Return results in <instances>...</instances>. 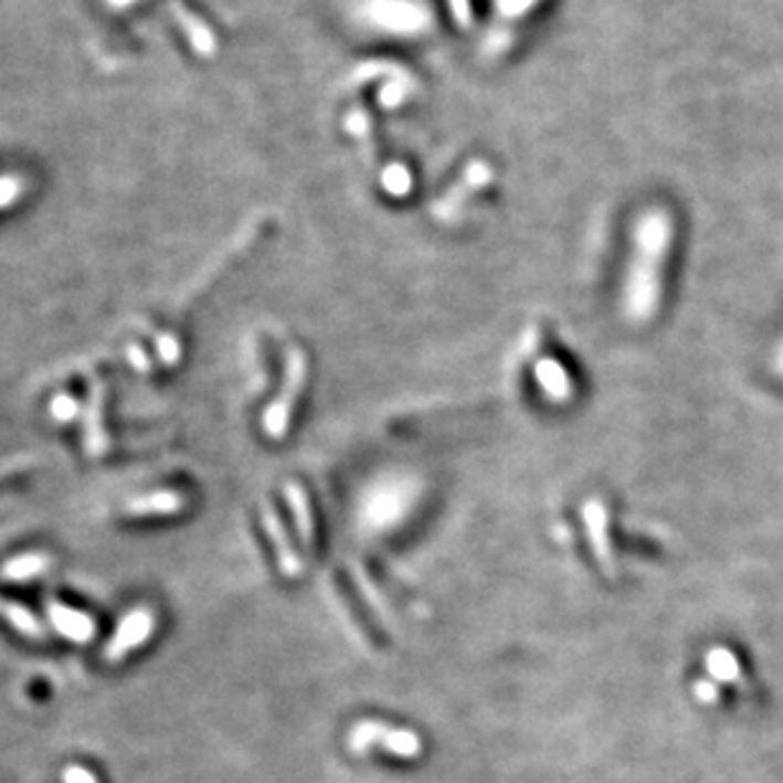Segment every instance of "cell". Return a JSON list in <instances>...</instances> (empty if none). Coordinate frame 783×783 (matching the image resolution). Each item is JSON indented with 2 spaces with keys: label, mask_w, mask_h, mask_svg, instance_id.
<instances>
[{
  "label": "cell",
  "mask_w": 783,
  "mask_h": 783,
  "mask_svg": "<svg viewBox=\"0 0 783 783\" xmlns=\"http://www.w3.org/2000/svg\"><path fill=\"white\" fill-rule=\"evenodd\" d=\"M171 13H173V19L179 21L181 31L187 33V39L191 41L193 52H197L199 56H214L216 54L214 31L209 29L197 13H191V8L183 6L181 0H171Z\"/></svg>",
  "instance_id": "ba28073f"
},
{
  "label": "cell",
  "mask_w": 783,
  "mask_h": 783,
  "mask_svg": "<svg viewBox=\"0 0 783 783\" xmlns=\"http://www.w3.org/2000/svg\"><path fill=\"white\" fill-rule=\"evenodd\" d=\"M707 669L718 681H738L740 677V664L736 654H730L728 648H712L707 654Z\"/></svg>",
  "instance_id": "5bb4252c"
},
{
  "label": "cell",
  "mask_w": 783,
  "mask_h": 783,
  "mask_svg": "<svg viewBox=\"0 0 783 783\" xmlns=\"http://www.w3.org/2000/svg\"><path fill=\"white\" fill-rule=\"evenodd\" d=\"M52 568V558L41 552H29L19 554V558L8 560L3 568H0V580H11V583H27V580L39 578L41 572H46Z\"/></svg>",
  "instance_id": "4fadbf2b"
},
{
  "label": "cell",
  "mask_w": 783,
  "mask_h": 783,
  "mask_svg": "<svg viewBox=\"0 0 783 783\" xmlns=\"http://www.w3.org/2000/svg\"><path fill=\"white\" fill-rule=\"evenodd\" d=\"M49 621H52V626L59 634L74 644H89L97 634V626L92 616L62 603H49Z\"/></svg>",
  "instance_id": "8992f818"
},
{
  "label": "cell",
  "mask_w": 783,
  "mask_h": 783,
  "mask_svg": "<svg viewBox=\"0 0 783 783\" xmlns=\"http://www.w3.org/2000/svg\"><path fill=\"white\" fill-rule=\"evenodd\" d=\"M130 361L136 364V369H140V372H148V369H150V361L146 357V351H142L140 347L130 349Z\"/></svg>",
  "instance_id": "7402d4cb"
},
{
  "label": "cell",
  "mask_w": 783,
  "mask_h": 783,
  "mask_svg": "<svg viewBox=\"0 0 783 783\" xmlns=\"http://www.w3.org/2000/svg\"><path fill=\"white\" fill-rule=\"evenodd\" d=\"M695 692H697V697H700V700L707 702V705L718 702V697H720V695H718V687H715L712 681H700V685L695 687Z\"/></svg>",
  "instance_id": "44dd1931"
},
{
  "label": "cell",
  "mask_w": 783,
  "mask_h": 783,
  "mask_svg": "<svg viewBox=\"0 0 783 783\" xmlns=\"http://www.w3.org/2000/svg\"><path fill=\"white\" fill-rule=\"evenodd\" d=\"M77 412H80V402L70 398V394H56L52 400V415L54 420H59V423H70V420L77 417Z\"/></svg>",
  "instance_id": "ac0fdd59"
},
{
  "label": "cell",
  "mask_w": 783,
  "mask_h": 783,
  "mask_svg": "<svg viewBox=\"0 0 783 783\" xmlns=\"http://www.w3.org/2000/svg\"><path fill=\"white\" fill-rule=\"evenodd\" d=\"M23 193V179L21 176H0V209L15 204Z\"/></svg>",
  "instance_id": "2e32d148"
},
{
  "label": "cell",
  "mask_w": 783,
  "mask_h": 783,
  "mask_svg": "<svg viewBox=\"0 0 783 783\" xmlns=\"http://www.w3.org/2000/svg\"><path fill=\"white\" fill-rule=\"evenodd\" d=\"M285 496H288L290 509H293V514H296V527H298L303 544H306L308 550H314L316 547V525H314V511H310L306 488L296 482H290V484H285Z\"/></svg>",
  "instance_id": "8fae6325"
},
{
  "label": "cell",
  "mask_w": 783,
  "mask_h": 783,
  "mask_svg": "<svg viewBox=\"0 0 783 783\" xmlns=\"http://www.w3.org/2000/svg\"><path fill=\"white\" fill-rule=\"evenodd\" d=\"M156 631V613L146 609V605H140V609L130 611L128 616L120 621V626L109 638V644L105 646V662L117 664L123 662L125 656L136 652L142 644L148 642L150 636H154Z\"/></svg>",
  "instance_id": "277c9868"
},
{
  "label": "cell",
  "mask_w": 783,
  "mask_h": 783,
  "mask_svg": "<svg viewBox=\"0 0 783 783\" xmlns=\"http://www.w3.org/2000/svg\"><path fill=\"white\" fill-rule=\"evenodd\" d=\"M453 3V13H456V19L461 23H468L470 21V8H468V0H451Z\"/></svg>",
  "instance_id": "603a6c76"
},
{
  "label": "cell",
  "mask_w": 783,
  "mask_h": 783,
  "mask_svg": "<svg viewBox=\"0 0 783 783\" xmlns=\"http://www.w3.org/2000/svg\"><path fill=\"white\" fill-rule=\"evenodd\" d=\"M583 517H585L588 540H591V547L595 552L597 568L603 570V575L609 580H616L618 565H616V554H613V544H611L609 509H605V504L601 499H591V501H585Z\"/></svg>",
  "instance_id": "5b68a950"
},
{
  "label": "cell",
  "mask_w": 783,
  "mask_h": 783,
  "mask_svg": "<svg viewBox=\"0 0 783 783\" xmlns=\"http://www.w3.org/2000/svg\"><path fill=\"white\" fill-rule=\"evenodd\" d=\"M133 3H138V0H105V6L109 11H123V8H128Z\"/></svg>",
  "instance_id": "cb8c5ba5"
},
{
  "label": "cell",
  "mask_w": 783,
  "mask_h": 783,
  "mask_svg": "<svg viewBox=\"0 0 783 783\" xmlns=\"http://www.w3.org/2000/svg\"><path fill=\"white\" fill-rule=\"evenodd\" d=\"M183 507H187V501L179 491H156L133 499L125 511L133 514V517H168V514L181 511Z\"/></svg>",
  "instance_id": "30bf717a"
},
{
  "label": "cell",
  "mask_w": 783,
  "mask_h": 783,
  "mask_svg": "<svg viewBox=\"0 0 783 783\" xmlns=\"http://www.w3.org/2000/svg\"><path fill=\"white\" fill-rule=\"evenodd\" d=\"M410 173L405 171V168H400V166H390L384 171V187L390 193H398V197H405L408 189H410Z\"/></svg>",
  "instance_id": "e0dca14e"
},
{
  "label": "cell",
  "mask_w": 783,
  "mask_h": 783,
  "mask_svg": "<svg viewBox=\"0 0 783 783\" xmlns=\"http://www.w3.org/2000/svg\"><path fill=\"white\" fill-rule=\"evenodd\" d=\"M62 781L64 783H99L95 773L89 769H84V765H66L62 771Z\"/></svg>",
  "instance_id": "ffe728a7"
},
{
  "label": "cell",
  "mask_w": 783,
  "mask_h": 783,
  "mask_svg": "<svg viewBox=\"0 0 783 783\" xmlns=\"http://www.w3.org/2000/svg\"><path fill=\"white\" fill-rule=\"evenodd\" d=\"M0 613H3L6 621H11V626L15 631H21L23 636H31V638L44 636V628H41V623L33 618L31 613L23 609V605H15V603L0 605Z\"/></svg>",
  "instance_id": "9a60e30c"
},
{
  "label": "cell",
  "mask_w": 783,
  "mask_h": 783,
  "mask_svg": "<svg viewBox=\"0 0 783 783\" xmlns=\"http://www.w3.org/2000/svg\"><path fill=\"white\" fill-rule=\"evenodd\" d=\"M263 521H265V529H267V535H271V542L277 552V565H281V570L288 578H298L300 570H303V562L298 558L296 547H293V542H290L288 532H285L281 517H277V511H275V507H271V504H265L263 507Z\"/></svg>",
  "instance_id": "52a82bcc"
},
{
  "label": "cell",
  "mask_w": 783,
  "mask_h": 783,
  "mask_svg": "<svg viewBox=\"0 0 783 783\" xmlns=\"http://www.w3.org/2000/svg\"><path fill=\"white\" fill-rule=\"evenodd\" d=\"M158 353H161V361L166 367L179 364L181 347H179V341H176V336H171V334L158 336Z\"/></svg>",
  "instance_id": "d6986e66"
},
{
  "label": "cell",
  "mask_w": 783,
  "mask_h": 783,
  "mask_svg": "<svg viewBox=\"0 0 783 783\" xmlns=\"http://www.w3.org/2000/svg\"><path fill=\"white\" fill-rule=\"evenodd\" d=\"M671 237H675V224L662 209H652L636 224L634 260H631L626 296H623V314L631 324H648L662 306L664 265L669 257Z\"/></svg>",
  "instance_id": "6da1fadb"
},
{
  "label": "cell",
  "mask_w": 783,
  "mask_h": 783,
  "mask_svg": "<svg viewBox=\"0 0 783 783\" xmlns=\"http://www.w3.org/2000/svg\"><path fill=\"white\" fill-rule=\"evenodd\" d=\"M103 405H105V387L103 382H95V392H92V405L87 410V453L89 456H103L107 451V435L103 425Z\"/></svg>",
  "instance_id": "7c38bea8"
},
{
  "label": "cell",
  "mask_w": 783,
  "mask_h": 783,
  "mask_svg": "<svg viewBox=\"0 0 783 783\" xmlns=\"http://www.w3.org/2000/svg\"><path fill=\"white\" fill-rule=\"evenodd\" d=\"M308 382V357L300 349L288 351V361H285V377L281 394L267 405L263 415V427L271 441H283L290 431L293 423V412L300 400L303 390H306Z\"/></svg>",
  "instance_id": "7a4b0ae2"
},
{
  "label": "cell",
  "mask_w": 783,
  "mask_h": 783,
  "mask_svg": "<svg viewBox=\"0 0 783 783\" xmlns=\"http://www.w3.org/2000/svg\"><path fill=\"white\" fill-rule=\"evenodd\" d=\"M535 377H537V382H540L542 392L552 402H558V405H565V402L572 400V392H575V387H572V379L568 374V369L562 367L558 359L544 357V359L537 361Z\"/></svg>",
  "instance_id": "9c48e42d"
},
{
  "label": "cell",
  "mask_w": 783,
  "mask_h": 783,
  "mask_svg": "<svg viewBox=\"0 0 783 783\" xmlns=\"http://www.w3.org/2000/svg\"><path fill=\"white\" fill-rule=\"evenodd\" d=\"M369 748H382V751L398 758H417L423 753V740L412 730L390 728L377 720H364L351 730V751L364 753Z\"/></svg>",
  "instance_id": "3957f363"
}]
</instances>
